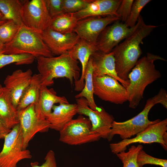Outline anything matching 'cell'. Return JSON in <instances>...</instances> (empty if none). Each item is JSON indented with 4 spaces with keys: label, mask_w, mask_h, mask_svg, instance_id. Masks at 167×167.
<instances>
[{
    "label": "cell",
    "mask_w": 167,
    "mask_h": 167,
    "mask_svg": "<svg viewBox=\"0 0 167 167\" xmlns=\"http://www.w3.org/2000/svg\"><path fill=\"white\" fill-rule=\"evenodd\" d=\"M158 26L146 24L140 15L132 32L112 50L116 72L120 79L129 81L128 75L142 54L140 44Z\"/></svg>",
    "instance_id": "cell-1"
},
{
    "label": "cell",
    "mask_w": 167,
    "mask_h": 167,
    "mask_svg": "<svg viewBox=\"0 0 167 167\" xmlns=\"http://www.w3.org/2000/svg\"><path fill=\"white\" fill-rule=\"evenodd\" d=\"M158 60L166 61L159 56L148 53L146 56L138 60L129 73L130 84L126 90L130 108H136L143 98L146 87L161 77V73L156 69L154 64V62Z\"/></svg>",
    "instance_id": "cell-2"
},
{
    "label": "cell",
    "mask_w": 167,
    "mask_h": 167,
    "mask_svg": "<svg viewBox=\"0 0 167 167\" xmlns=\"http://www.w3.org/2000/svg\"><path fill=\"white\" fill-rule=\"evenodd\" d=\"M37 68L41 77L42 86H50L54 79L65 77L71 85L80 78L79 62L67 53L56 57L40 56L36 58Z\"/></svg>",
    "instance_id": "cell-3"
},
{
    "label": "cell",
    "mask_w": 167,
    "mask_h": 167,
    "mask_svg": "<svg viewBox=\"0 0 167 167\" xmlns=\"http://www.w3.org/2000/svg\"><path fill=\"white\" fill-rule=\"evenodd\" d=\"M159 103L167 108V92L163 88H161L157 94L147 101L143 109L137 115L124 122L114 121L107 140L111 141L115 135H119L122 139L131 138L149 126L160 121L159 119L151 121L148 118V114L152 108Z\"/></svg>",
    "instance_id": "cell-4"
},
{
    "label": "cell",
    "mask_w": 167,
    "mask_h": 167,
    "mask_svg": "<svg viewBox=\"0 0 167 167\" xmlns=\"http://www.w3.org/2000/svg\"><path fill=\"white\" fill-rule=\"evenodd\" d=\"M0 53L6 54H28L35 58L40 56H54L44 42L42 33L24 24L20 26L13 39L4 44L3 49Z\"/></svg>",
    "instance_id": "cell-5"
},
{
    "label": "cell",
    "mask_w": 167,
    "mask_h": 167,
    "mask_svg": "<svg viewBox=\"0 0 167 167\" xmlns=\"http://www.w3.org/2000/svg\"><path fill=\"white\" fill-rule=\"evenodd\" d=\"M59 132L60 141L71 145H77L98 141L100 134L92 131L88 118L79 115L72 119Z\"/></svg>",
    "instance_id": "cell-6"
},
{
    "label": "cell",
    "mask_w": 167,
    "mask_h": 167,
    "mask_svg": "<svg viewBox=\"0 0 167 167\" xmlns=\"http://www.w3.org/2000/svg\"><path fill=\"white\" fill-rule=\"evenodd\" d=\"M167 119L152 124L132 138L122 139L110 144L111 152L114 154L125 151L130 145L136 143H157L167 150Z\"/></svg>",
    "instance_id": "cell-7"
},
{
    "label": "cell",
    "mask_w": 167,
    "mask_h": 167,
    "mask_svg": "<svg viewBox=\"0 0 167 167\" xmlns=\"http://www.w3.org/2000/svg\"><path fill=\"white\" fill-rule=\"evenodd\" d=\"M0 152V167H17V164L25 159H31L30 151L23 149V138L19 123L14 126L5 137Z\"/></svg>",
    "instance_id": "cell-8"
},
{
    "label": "cell",
    "mask_w": 167,
    "mask_h": 167,
    "mask_svg": "<svg viewBox=\"0 0 167 167\" xmlns=\"http://www.w3.org/2000/svg\"><path fill=\"white\" fill-rule=\"evenodd\" d=\"M21 17L24 26L40 33L49 28L52 20L45 0L23 1Z\"/></svg>",
    "instance_id": "cell-9"
},
{
    "label": "cell",
    "mask_w": 167,
    "mask_h": 167,
    "mask_svg": "<svg viewBox=\"0 0 167 167\" xmlns=\"http://www.w3.org/2000/svg\"><path fill=\"white\" fill-rule=\"evenodd\" d=\"M18 113L23 138V149L25 150L37 133L49 131V125L46 118L38 115L34 104L18 111Z\"/></svg>",
    "instance_id": "cell-10"
},
{
    "label": "cell",
    "mask_w": 167,
    "mask_h": 167,
    "mask_svg": "<svg viewBox=\"0 0 167 167\" xmlns=\"http://www.w3.org/2000/svg\"><path fill=\"white\" fill-rule=\"evenodd\" d=\"M94 94L101 100L116 104L128 101L126 88L114 78L108 75L93 77Z\"/></svg>",
    "instance_id": "cell-11"
},
{
    "label": "cell",
    "mask_w": 167,
    "mask_h": 167,
    "mask_svg": "<svg viewBox=\"0 0 167 167\" xmlns=\"http://www.w3.org/2000/svg\"><path fill=\"white\" fill-rule=\"evenodd\" d=\"M76 101L77 113L88 117L92 131L100 134L101 138L107 139L114 121L113 116L107 112L102 106L98 107L96 110L91 109L87 100L84 97L76 99Z\"/></svg>",
    "instance_id": "cell-12"
},
{
    "label": "cell",
    "mask_w": 167,
    "mask_h": 167,
    "mask_svg": "<svg viewBox=\"0 0 167 167\" xmlns=\"http://www.w3.org/2000/svg\"><path fill=\"white\" fill-rule=\"evenodd\" d=\"M120 20L116 15L93 16L79 20L73 32L80 39L96 45L97 39L104 29L109 24Z\"/></svg>",
    "instance_id": "cell-13"
},
{
    "label": "cell",
    "mask_w": 167,
    "mask_h": 167,
    "mask_svg": "<svg viewBox=\"0 0 167 167\" xmlns=\"http://www.w3.org/2000/svg\"><path fill=\"white\" fill-rule=\"evenodd\" d=\"M119 20L106 27L99 35L96 43L97 51L108 53L133 31L134 27H127Z\"/></svg>",
    "instance_id": "cell-14"
},
{
    "label": "cell",
    "mask_w": 167,
    "mask_h": 167,
    "mask_svg": "<svg viewBox=\"0 0 167 167\" xmlns=\"http://www.w3.org/2000/svg\"><path fill=\"white\" fill-rule=\"evenodd\" d=\"M43 40L54 56L67 53L79 41L74 32L63 34L49 28L42 33Z\"/></svg>",
    "instance_id": "cell-15"
},
{
    "label": "cell",
    "mask_w": 167,
    "mask_h": 167,
    "mask_svg": "<svg viewBox=\"0 0 167 167\" xmlns=\"http://www.w3.org/2000/svg\"><path fill=\"white\" fill-rule=\"evenodd\" d=\"M93 67V76L101 77L105 75L111 76L117 80L126 88L130 82L120 79L118 76L115 66V61L113 54L96 51L90 57Z\"/></svg>",
    "instance_id": "cell-16"
},
{
    "label": "cell",
    "mask_w": 167,
    "mask_h": 167,
    "mask_svg": "<svg viewBox=\"0 0 167 167\" xmlns=\"http://www.w3.org/2000/svg\"><path fill=\"white\" fill-rule=\"evenodd\" d=\"M32 76V71L30 69L25 71L18 69L8 75L4 80L5 87L9 91L16 108L22 94L30 84Z\"/></svg>",
    "instance_id": "cell-17"
},
{
    "label": "cell",
    "mask_w": 167,
    "mask_h": 167,
    "mask_svg": "<svg viewBox=\"0 0 167 167\" xmlns=\"http://www.w3.org/2000/svg\"><path fill=\"white\" fill-rule=\"evenodd\" d=\"M121 2V0H92L84 9L73 14L78 20L93 16H118L117 11Z\"/></svg>",
    "instance_id": "cell-18"
},
{
    "label": "cell",
    "mask_w": 167,
    "mask_h": 167,
    "mask_svg": "<svg viewBox=\"0 0 167 167\" xmlns=\"http://www.w3.org/2000/svg\"><path fill=\"white\" fill-rule=\"evenodd\" d=\"M96 45L80 39L79 41L67 53L74 59L79 60L81 65L80 78L74 82L75 91H81L84 85V75L87 65L89 58L97 51Z\"/></svg>",
    "instance_id": "cell-19"
},
{
    "label": "cell",
    "mask_w": 167,
    "mask_h": 167,
    "mask_svg": "<svg viewBox=\"0 0 167 167\" xmlns=\"http://www.w3.org/2000/svg\"><path fill=\"white\" fill-rule=\"evenodd\" d=\"M77 113L76 104L54 105L52 112L46 118L49 128L60 131Z\"/></svg>",
    "instance_id": "cell-20"
},
{
    "label": "cell",
    "mask_w": 167,
    "mask_h": 167,
    "mask_svg": "<svg viewBox=\"0 0 167 167\" xmlns=\"http://www.w3.org/2000/svg\"><path fill=\"white\" fill-rule=\"evenodd\" d=\"M69 104L64 96H59L53 88L49 89L47 86H41L37 104H35L36 111L38 115L41 118L46 117L52 111L55 104Z\"/></svg>",
    "instance_id": "cell-21"
},
{
    "label": "cell",
    "mask_w": 167,
    "mask_h": 167,
    "mask_svg": "<svg viewBox=\"0 0 167 167\" xmlns=\"http://www.w3.org/2000/svg\"><path fill=\"white\" fill-rule=\"evenodd\" d=\"M0 121L10 129L19 123L18 111L13 104L9 91L5 87L0 91Z\"/></svg>",
    "instance_id": "cell-22"
},
{
    "label": "cell",
    "mask_w": 167,
    "mask_h": 167,
    "mask_svg": "<svg viewBox=\"0 0 167 167\" xmlns=\"http://www.w3.org/2000/svg\"><path fill=\"white\" fill-rule=\"evenodd\" d=\"M41 86L42 81L40 75L38 73L32 75L30 84L19 100L16 108L18 111L32 104H37Z\"/></svg>",
    "instance_id": "cell-23"
},
{
    "label": "cell",
    "mask_w": 167,
    "mask_h": 167,
    "mask_svg": "<svg viewBox=\"0 0 167 167\" xmlns=\"http://www.w3.org/2000/svg\"><path fill=\"white\" fill-rule=\"evenodd\" d=\"M93 71L92 59L90 57L85 72L84 87L81 92L76 95L75 97L76 99L81 97L85 98L87 101L89 108L93 110H96L98 107L96 104L94 98Z\"/></svg>",
    "instance_id": "cell-24"
},
{
    "label": "cell",
    "mask_w": 167,
    "mask_h": 167,
    "mask_svg": "<svg viewBox=\"0 0 167 167\" xmlns=\"http://www.w3.org/2000/svg\"><path fill=\"white\" fill-rule=\"evenodd\" d=\"M23 1L0 0V11L7 20H11L17 24H23L21 13Z\"/></svg>",
    "instance_id": "cell-25"
},
{
    "label": "cell",
    "mask_w": 167,
    "mask_h": 167,
    "mask_svg": "<svg viewBox=\"0 0 167 167\" xmlns=\"http://www.w3.org/2000/svg\"><path fill=\"white\" fill-rule=\"evenodd\" d=\"M78 21L73 14L63 13L52 19L49 28L62 33H70L73 32Z\"/></svg>",
    "instance_id": "cell-26"
},
{
    "label": "cell",
    "mask_w": 167,
    "mask_h": 167,
    "mask_svg": "<svg viewBox=\"0 0 167 167\" xmlns=\"http://www.w3.org/2000/svg\"><path fill=\"white\" fill-rule=\"evenodd\" d=\"M35 58L28 54H6L0 53V69L10 64L16 65L32 63Z\"/></svg>",
    "instance_id": "cell-27"
},
{
    "label": "cell",
    "mask_w": 167,
    "mask_h": 167,
    "mask_svg": "<svg viewBox=\"0 0 167 167\" xmlns=\"http://www.w3.org/2000/svg\"><path fill=\"white\" fill-rule=\"evenodd\" d=\"M143 148L141 144L137 146L132 145L128 151H122L116 154L122 163L123 167H139L137 162V156Z\"/></svg>",
    "instance_id": "cell-28"
},
{
    "label": "cell",
    "mask_w": 167,
    "mask_h": 167,
    "mask_svg": "<svg viewBox=\"0 0 167 167\" xmlns=\"http://www.w3.org/2000/svg\"><path fill=\"white\" fill-rule=\"evenodd\" d=\"M21 26L11 20H8L0 26V40L4 44L11 41Z\"/></svg>",
    "instance_id": "cell-29"
},
{
    "label": "cell",
    "mask_w": 167,
    "mask_h": 167,
    "mask_svg": "<svg viewBox=\"0 0 167 167\" xmlns=\"http://www.w3.org/2000/svg\"><path fill=\"white\" fill-rule=\"evenodd\" d=\"M151 1L150 0H135L134 1L130 15L124 23L127 27L132 28L135 26L140 15V12Z\"/></svg>",
    "instance_id": "cell-30"
},
{
    "label": "cell",
    "mask_w": 167,
    "mask_h": 167,
    "mask_svg": "<svg viewBox=\"0 0 167 167\" xmlns=\"http://www.w3.org/2000/svg\"><path fill=\"white\" fill-rule=\"evenodd\" d=\"M137 162L139 167L147 164L155 165L162 167H167V160L152 156L147 154L143 149L139 153Z\"/></svg>",
    "instance_id": "cell-31"
},
{
    "label": "cell",
    "mask_w": 167,
    "mask_h": 167,
    "mask_svg": "<svg viewBox=\"0 0 167 167\" xmlns=\"http://www.w3.org/2000/svg\"><path fill=\"white\" fill-rule=\"evenodd\" d=\"M92 0H62L63 13L74 14L85 8Z\"/></svg>",
    "instance_id": "cell-32"
},
{
    "label": "cell",
    "mask_w": 167,
    "mask_h": 167,
    "mask_svg": "<svg viewBox=\"0 0 167 167\" xmlns=\"http://www.w3.org/2000/svg\"><path fill=\"white\" fill-rule=\"evenodd\" d=\"M133 0H121L117 9V13L120 19L124 22L128 18L131 9Z\"/></svg>",
    "instance_id": "cell-33"
},
{
    "label": "cell",
    "mask_w": 167,
    "mask_h": 167,
    "mask_svg": "<svg viewBox=\"0 0 167 167\" xmlns=\"http://www.w3.org/2000/svg\"><path fill=\"white\" fill-rule=\"evenodd\" d=\"M49 13L52 19L63 13L62 0H45Z\"/></svg>",
    "instance_id": "cell-34"
},
{
    "label": "cell",
    "mask_w": 167,
    "mask_h": 167,
    "mask_svg": "<svg viewBox=\"0 0 167 167\" xmlns=\"http://www.w3.org/2000/svg\"><path fill=\"white\" fill-rule=\"evenodd\" d=\"M45 162L41 165H39L37 161L31 162L32 167H59L57 165L54 152L49 150L47 153L45 158Z\"/></svg>",
    "instance_id": "cell-35"
},
{
    "label": "cell",
    "mask_w": 167,
    "mask_h": 167,
    "mask_svg": "<svg viewBox=\"0 0 167 167\" xmlns=\"http://www.w3.org/2000/svg\"><path fill=\"white\" fill-rule=\"evenodd\" d=\"M11 129L7 128L0 121V139H4L5 136L11 131Z\"/></svg>",
    "instance_id": "cell-36"
},
{
    "label": "cell",
    "mask_w": 167,
    "mask_h": 167,
    "mask_svg": "<svg viewBox=\"0 0 167 167\" xmlns=\"http://www.w3.org/2000/svg\"><path fill=\"white\" fill-rule=\"evenodd\" d=\"M7 21L3 15L0 11V26L6 22Z\"/></svg>",
    "instance_id": "cell-37"
},
{
    "label": "cell",
    "mask_w": 167,
    "mask_h": 167,
    "mask_svg": "<svg viewBox=\"0 0 167 167\" xmlns=\"http://www.w3.org/2000/svg\"><path fill=\"white\" fill-rule=\"evenodd\" d=\"M4 45V44L0 40V52L3 49Z\"/></svg>",
    "instance_id": "cell-38"
},
{
    "label": "cell",
    "mask_w": 167,
    "mask_h": 167,
    "mask_svg": "<svg viewBox=\"0 0 167 167\" xmlns=\"http://www.w3.org/2000/svg\"><path fill=\"white\" fill-rule=\"evenodd\" d=\"M2 87V86L0 84V91H1Z\"/></svg>",
    "instance_id": "cell-39"
}]
</instances>
